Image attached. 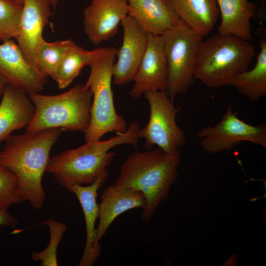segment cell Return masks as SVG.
Returning a JSON list of instances; mask_svg holds the SVG:
<instances>
[{
	"instance_id": "5b68a950",
	"label": "cell",
	"mask_w": 266,
	"mask_h": 266,
	"mask_svg": "<svg viewBox=\"0 0 266 266\" xmlns=\"http://www.w3.org/2000/svg\"><path fill=\"white\" fill-rule=\"evenodd\" d=\"M117 48H96L95 54L89 64L90 73L85 84L92 92L91 120L85 132V142L100 140L109 132L124 133L127 123L115 109L111 88L112 66Z\"/></svg>"
},
{
	"instance_id": "8fae6325",
	"label": "cell",
	"mask_w": 266,
	"mask_h": 266,
	"mask_svg": "<svg viewBox=\"0 0 266 266\" xmlns=\"http://www.w3.org/2000/svg\"><path fill=\"white\" fill-rule=\"evenodd\" d=\"M167 80V67L162 35L148 33L146 49L130 95L137 99L147 92L165 91Z\"/></svg>"
},
{
	"instance_id": "cb8c5ba5",
	"label": "cell",
	"mask_w": 266,
	"mask_h": 266,
	"mask_svg": "<svg viewBox=\"0 0 266 266\" xmlns=\"http://www.w3.org/2000/svg\"><path fill=\"white\" fill-rule=\"evenodd\" d=\"M49 228L50 233L49 243L45 249L40 252H33L31 254L34 261H40L41 266H57V249L63 235L66 229V225L52 218H49L41 222Z\"/></svg>"
},
{
	"instance_id": "d4e9b609",
	"label": "cell",
	"mask_w": 266,
	"mask_h": 266,
	"mask_svg": "<svg viewBox=\"0 0 266 266\" xmlns=\"http://www.w3.org/2000/svg\"><path fill=\"white\" fill-rule=\"evenodd\" d=\"M23 3L17 0H0V41L16 37Z\"/></svg>"
},
{
	"instance_id": "7c38bea8",
	"label": "cell",
	"mask_w": 266,
	"mask_h": 266,
	"mask_svg": "<svg viewBox=\"0 0 266 266\" xmlns=\"http://www.w3.org/2000/svg\"><path fill=\"white\" fill-rule=\"evenodd\" d=\"M0 74L7 84L27 95L39 93L47 82V77L28 62L18 44L12 39L0 44Z\"/></svg>"
},
{
	"instance_id": "e0dca14e",
	"label": "cell",
	"mask_w": 266,
	"mask_h": 266,
	"mask_svg": "<svg viewBox=\"0 0 266 266\" xmlns=\"http://www.w3.org/2000/svg\"><path fill=\"white\" fill-rule=\"evenodd\" d=\"M34 105L21 89L7 84L0 103V142L14 131L27 128L32 121Z\"/></svg>"
},
{
	"instance_id": "d6986e66",
	"label": "cell",
	"mask_w": 266,
	"mask_h": 266,
	"mask_svg": "<svg viewBox=\"0 0 266 266\" xmlns=\"http://www.w3.org/2000/svg\"><path fill=\"white\" fill-rule=\"evenodd\" d=\"M221 15L218 34L233 35L249 40L252 38L251 20L257 6L249 0H216Z\"/></svg>"
},
{
	"instance_id": "ac0fdd59",
	"label": "cell",
	"mask_w": 266,
	"mask_h": 266,
	"mask_svg": "<svg viewBox=\"0 0 266 266\" xmlns=\"http://www.w3.org/2000/svg\"><path fill=\"white\" fill-rule=\"evenodd\" d=\"M128 15L147 33L162 35L180 21L168 0H127Z\"/></svg>"
},
{
	"instance_id": "52a82bcc",
	"label": "cell",
	"mask_w": 266,
	"mask_h": 266,
	"mask_svg": "<svg viewBox=\"0 0 266 266\" xmlns=\"http://www.w3.org/2000/svg\"><path fill=\"white\" fill-rule=\"evenodd\" d=\"M203 36L181 21L162 35L167 67L165 91L172 102L176 96L185 93L194 82Z\"/></svg>"
},
{
	"instance_id": "4fadbf2b",
	"label": "cell",
	"mask_w": 266,
	"mask_h": 266,
	"mask_svg": "<svg viewBox=\"0 0 266 266\" xmlns=\"http://www.w3.org/2000/svg\"><path fill=\"white\" fill-rule=\"evenodd\" d=\"M127 15V0H92L84 11V31L89 39L98 45L116 34Z\"/></svg>"
},
{
	"instance_id": "5bb4252c",
	"label": "cell",
	"mask_w": 266,
	"mask_h": 266,
	"mask_svg": "<svg viewBox=\"0 0 266 266\" xmlns=\"http://www.w3.org/2000/svg\"><path fill=\"white\" fill-rule=\"evenodd\" d=\"M51 6L50 0H23L18 32L15 39L28 62L36 70V49L43 37V30L52 14Z\"/></svg>"
},
{
	"instance_id": "3957f363",
	"label": "cell",
	"mask_w": 266,
	"mask_h": 266,
	"mask_svg": "<svg viewBox=\"0 0 266 266\" xmlns=\"http://www.w3.org/2000/svg\"><path fill=\"white\" fill-rule=\"evenodd\" d=\"M140 130L138 122L133 121L124 133L110 139L85 142L76 148L55 154L50 157L46 172L66 188L91 184L112 163L116 154L110 151L111 148L123 144L137 147Z\"/></svg>"
},
{
	"instance_id": "f1b7e54d",
	"label": "cell",
	"mask_w": 266,
	"mask_h": 266,
	"mask_svg": "<svg viewBox=\"0 0 266 266\" xmlns=\"http://www.w3.org/2000/svg\"><path fill=\"white\" fill-rule=\"evenodd\" d=\"M52 7L55 9L57 6V4L58 2V0H50Z\"/></svg>"
},
{
	"instance_id": "2e32d148",
	"label": "cell",
	"mask_w": 266,
	"mask_h": 266,
	"mask_svg": "<svg viewBox=\"0 0 266 266\" xmlns=\"http://www.w3.org/2000/svg\"><path fill=\"white\" fill-rule=\"evenodd\" d=\"M146 200L143 194L130 188L111 185L104 188L99 204V224L97 228L96 245L106 233L114 220L123 213L134 208H143Z\"/></svg>"
},
{
	"instance_id": "7a4b0ae2",
	"label": "cell",
	"mask_w": 266,
	"mask_h": 266,
	"mask_svg": "<svg viewBox=\"0 0 266 266\" xmlns=\"http://www.w3.org/2000/svg\"><path fill=\"white\" fill-rule=\"evenodd\" d=\"M180 153L167 154L161 148L136 151L122 163L114 185L141 192L146 200L142 219L149 222L166 200L178 177Z\"/></svg>"
},
{
	"instance_id": "4316f807",
	"label": "cell",
	"mask_w": 266,
	"mask_h": 266,
	"mask_svg": "<svg viewBox=\"0 0 266 266\" xmlns=\"http://www.w3.org/2000/svg\"><path fill=\"white\" fill-rule=\"evenodd\" d=\"M18 223V220L7 209H0V226L14 228Z\"/></svg>"
},
{
	"instance_id": "8992f818",
	"label": "cell",
	"mask_w": 266,
	"mask_h": 266,
	"mask_svg": "<svg viewBox=\"0 0 266 266\" xmlns=\"http://www.w3.org/2000/svg\"><path fill=\"white\" fill-rule=\"evenodd\" d=\"M35 107L33 119L26 128L30 132L60 128L85 132L91 120L92 92L85 85L76 84L68 91L49 96L31 93Z\"/></svg>"
},
{
	"instance_id": "ba28073f",
	"label": "cell",
	"mask_w": 266,
	"mask_h": 266,
	"mask_svg": "<svg viewBox=\"0 0 266 266\" xmlns=\"http://www.w3.org/2000/svg\"><path fill=\"white\" fill-rule=\"evenodd\" d=\"M144 95L150 107V118L139 134L145 139L146 148L150 150L157 145L167 154L180 153L186 139L176 121L180 107L174 106L166 91L147 92Z\"/></svg>"
},
{
	"instance_id": "9c48e42d",
	"label": "cell",
	"mask_w": 266,
	"mask_h": 266,
	"mask_svg": "<svg viewBox=\"0 0 266 266\" xmlns=\"http://www.w3.org/2000/svg\"><path fill=\"white\" fill-rule=\"evenodd\" d=\"M201 148L211 154L232 150L242 141L266 148V125H252L240 119L229 104L222 119L215 126L201 129L197 133Z\"/></svg>"
},
{
	"instance_id": "ffe728a7",
	"label": "cell",
	"mask_w": 266,
	"mask_h": 266,
	"mask_svg": "<svg viewBox=\"0 0 266 266\" xmlns=\"http://www.w3.org/2000/svg\"><path fill=\"white\" fill-rule=\"evenodd\" d=\"M180 20L204 36L215 26L219 10L216 0H168Z\"/></svg>"
},
{
	"instance_id": "f546056e",
	"label": "cell",
	"mask_w": 266,
	"mask_h": 266,
	"mask_svg": "<svg viewBox=\"0 0 266 266\" xmlns=\"http://www.w3.org/2000/svg\"><path fill=\"white\" fill-rule=\"evenodd\" d=\"M18 0V1H20V2H23V0Z\"/></svg>"
},
{
	"instance_id": "6da1fadb",
	"label": "cell",
	"mask_w": 266,
	"mask_h": 266,
	"mask_svg": "<svg viewBox=\"0 0 266 266\" xmlns=\"http://www.w3.org/2000/svg\"><path fill=\"white\" fill-rule=\"evenodd\" d=\"M62 131L53 128L10 135L0 151V166L14 173L22 196L33 209H41L45 201L42 179Z\"/></svg>"
},
{
	"instance_id": "277c9868",
	"label": "cell",
	"mask_w": 266,
	"mask_h": 266,
	"mask_svg": "<svg viewBox=\"0 0 266 266\" xmlns=\"http://www.w3.org/2000/svg\"><path fill=\"white\" fill-rule=\"evenodd\" d=\"M255 56L248 40L233 35H214L200 45L195 79L206 87L230 86L239 73L248 69Z\"/></svg>"
},
{
	"instance_id": "7402d4cb",
	"label": "cell",
	"mask_w": 266,
	"mask_h": 266,
	"mask_svg": "<svg viewBox=\"0 0 266 266\" xmlns=\"http://www.w3.org/2000/svg\"><path fill=\"white\" fill-rule=\"evenodd\" d=\"M96 53V49L88 51L78 46L73 41L64 53L57 68L54 80L58 87H68L85 66H88Z\"/></svg>"
},
{
	"instance_id": "83f0119b",
	"label": "cell",
	"mask_w": 266,
	"mask_h": 266,
	"mask_svg": "<svg viewBox=\"0 0 266 266\" xmlns=\"http://www.w3.org/2000/svg\"><path fill=\"white\" fill-rule=\"evenodd\" d=\"M7 84L6 81L0 74V97H1L3 94L4 90Z\"/></svg>"
},
{
	"instance_id": "44dd1931",
	"label": "cell",
	"mask_w": 266,
	"mask_h": 266,
	"mask_svg": "<svg viewBox=\"0 0 266 266\" xmlns=\"http://www.w3.org/2000/svg\"><path fill=\"white\" fill-rule=\"evenodd\" d=\"M260 52L254 67L238 74L230 86L242 95L256 101L266 95V38L259 42Z\"/></svg>"
},
{
	"instance_id": "30bf717a",
	"label": "cell",
	"mask_w": 266,
	"mask_h": 266,
	"mask_svg": "<svg viewBox=\"0 0 266 266\" xmlns=\"http://www.w3.org/2000/svg\"><path fill=\"white\" fill-rule=\"evenodd\" d=\"M123 29L122 45L117 49V60L112 66V78L118 85L133 81L144 55L148 33L131 16L127 15L121 22Z\"/></svg>"
},
{
	"instance_id": "484cf974",
	"label": "cell",
	"mask_w": 266,
	"mask_h": 266,
	"mask_svg": "<svg viewBox=\"0 0 266 266\" xmlns=\"http://www.w3.org/2000/svg\"><path fill=\"white\" fill-rule=\"evenodd\" d=\"M24 201L15 175L9 169L0 166V209L7 210Z\"/></svg>"
},
{
	"instance_id": "603a6c76",
	"label": "cell",
	"mask_w": 266,
	"mask_h": 266,
	"mask_svg": "<svg viewBox=\"0 0 266 266\" xmlns=\"http://www.w3.org/2000/svg\"><path fill=\"white\" fill-rule=\"evenodd\" d=\"M72 42L68 39L49 42L42 37L35 52L37 70L45 76H49L54 79L60 62Z\"/></svg>"
},
{
	"instance_id": "9a60e30c",
	"label": "cell",
	"mask_w": 266,
	"mask_h": 266,
	"mask_svg": "<svg viewBox=\"0 0 266 266\" xmlns=\"http://www.w3.org/2000/svg\"><path fill=\"white\" fill-rule=\"evenodd\" d=\"M107 170H104L93 183L87 185H72L67 190L74 194L82 207L85 222L86 238L79 266H92L99 259L101 245H96L97 228L95 224L99 217V204L97 201L98 190L104 184L107 178Z\"/></svg>"
},
{
	"instance_id": "4dcf8cb0",
	"label": "cell",
	"mask_w": 266,
	"mask_h": 266,
	"mask_svg": "<svg viewBox=\"0 0 266 266\" xmlns=\"http://www.w3.org/2000/svg\"></svg>"
}]
</instances>
